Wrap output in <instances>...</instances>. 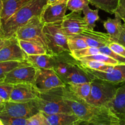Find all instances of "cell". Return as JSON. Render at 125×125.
<instances>
[{"label": "cell", "instance_id": "cell-1", "mask_svg": "<svg viewBox=\"0 0 125 125\" xmlns=\"http://www.w3.org/2000/svg\"><path fill=\"white\" fill-rule=\"evenodd\" d=\"M49 92L60 96L70 107L73 113L87 124L125 125V118L118 115L109 107L90 104L76 96L65 85L51 89Z\"/></svg>", "mask_w": 125, "mask_h": 125}, {"label": "cell", "instance_id": "cell-2", "mask_svg": "<svg viewBox=\"0 0 125 125\" xmlns=\"http://www.w3.org/2000/svg\"><path fill=\"white\" fill-rule=\"evenodd\" d=\"M47 0H30L1 24L0 37L9 39L15 37L18 29L34 16H40L43 9L47 4Z\"/></svg>", "mask_w": 125, "mask_h": 125}, {"label": "cell", "instance_id": "cell-3", "mask_svg": "<svg viewBox=\"0 0 125 125\" xmlns=\"http://www.w3.org/2000/svg\"><path fill=\"white\" fill-rule=\"evenodd\" d=\"M122 84H115L99 79H94L91 83V91L85 100L90 104L108 106L115 96Z\"/></svg>", "mask_w": 125, "mask_h": 125}, {"label": "cell", "instance_id": "cell-4", "mask_svg": "<svg viewBox=\"0 0 125 125\" xmlns=\"http://www.w3.org/2000/svg\"><path fill=\"white\" fill-rule=\"evenodd\" d=\"M61 22L45 24L43 33L46 40L48 54L56 55L65 51H69L68 37L63 33Z\"/></svg>", "mask_w": 125, "mask_h": 125}, {"label": "cell", "instance_id": "cell-5", "mask_svg": "<svg viewBox=\"0 0 125 125\" xmlns=\"http://www.w3.org/2000/svg\"><path fill=\"white\" fill-rule=\"evenodd\" d=\"M32 102L38 111L44 114L73 113L70 107L60 96L49 91L39 93Z\"/></svg>", "mask_w": 125, "mask_h": 125}, {"label": "cell", "instance_id": "cell-6", "mask_svg": "<svg viewBox=\"0 0 125 125\" xmlns=\"http://www.w3.org/2000/svg\"><path fill=\"white\" fill-rule=\"evenodd\" d=\"M44 24L40 20V16H34L24 25L18 29L15 37L18 40L33 41L39 43L47 50L43 33Z\"/></svg>", "mask_w": 125, "mask_h": 125}, {"label": "cell", "instance_id": "cell-7", "mask_svg": "<svg viewBox=\"0 0 125 125\" xmlns=\"http://www.w3.org/2000/svg\"><path fill=\"white\" fill-rule=\"evenodd\" d=\"M65 85L53 69L45 68L37 69L33 83L34 87L39 92H45Z\"/></svg>", "mask_w": 125, "mask_h": 125}, {"label": "cell", "instance_id": "cell-8", "mask_svg": "<svg viewBox=\"0 0 125 125\" xmlns=\"http://www.w3.org/2000/svg\"><path fill=\"white\" fill-rule=\"evenodd\" d=\"M39 112L32 101L26 103L7 101L0 111V115L29 119Z\"/></svg>", "mask_w": 125, "mask_h": 125}, {"label": "cell", "instance_id": "cell-9", "mask_svg": "<svg viewBox=\"0 0 125 125\" xmlns=\"http://www.w3.org/2000/svg\"><path fill=\"white\" fill-rule=\"evenodd\" d=\"M52 57L54 59L53 70L65 84L67 77L79 64V61L76 59L69 51L52 55Z\"/></svg>", "mask_w": 125, "mask_h": 125}, {"label": "cell", "instance_id": "cell-10", "mask_svg": "<svg viewBox=\"0 0 125 125\" xmlns=\"http://www.w3.org/2000/svg\"><path fill=\"white\" fill-rule=\"evenodd\" d=\"M37 69L29 62L21 65L9 72L2 81L15 85L18 84H33Z\"/></svg>", "mask_w": 125, "mask_h": 125}, {"label": "cell", "instance_id": "cell-11", "mask_svg": "<svg viewBox=\"0 0 125 125\" xmlns=\"http://www.w3.org/2000/svg\"><path fill=\"white\" fill-rule=\"evenodd\" d=\"M82 12H72L66 15L61 22L63 33L67 37L78 35L83 31L89 29L87 23L81 15Z\"/></svg>", "mask_w": 125, "mask_h": 125}, {"label": "cell", "instance_id": "cell-12", "mask_svg": "<svg viewBox=\"0 0 125 125\" xmlns=\"http://www.w3.org/2000/svg\"><path fill=\"white\" fill-rule=\"evenodd\" d=\"M28 55L20 46L16 37L7 39L6 45L0 50V62L26 61Z\"/></svg>", "mask_w": 125, "mask_h": 125}, {"label": "cell", "instance_id": "cell-13", "mask_svg": "<svg viewBox=\"0 0 125 125\" xmlns=\"http://www.w3.org/2000/svg\"><path fill=\"white\" fill-rule=\"evenodd\" d=\"M67 2H57L54 4H48L43 9L40 18L44 24L53 23L62 21L66 15Z\"/></svg>", "mask_w": 125, "mask_h": 125}, {"label": "cell", "instance_id": "cell-14", "mask_svg": "<svg viewBox=\"0 0 125 125\" xmlns=\"http://www.w3.org/2000/svg\"><path fill=\"white\" fill-rule=\"evenodd\" d=\"M83 67L89 76L93 79H102L115 84H123L125 83V64L115 65L113 69L109 73L99 72Z\"/></svg>", "mask_w": 125, "mask_h": 125}, {"label": "cell", "instance_id": "cell-15", "mask_svg": "<svg viewBox=\"0 0 125 125\" xmlns=\"http://www.w3.org/2000/svg\"><path fill=\"white\" fill-rule=\"evenodd\" d=\"M39 92L31 84H18L13 85L9 101L26 103L33 101L38 97Z\"/></svg>", "mask_w": 125, "mask_h": 125}, {"label": "cell", "instance_id": "cell-16", "mask_svg": "<svg viewBox=\"0 0 125 125\" xmlns=\"http://www.w3.org/2000/svg\"><path fill=\"white\" fill-rule=\"evenodd\" d=\"M74 36L83 39L87 43L89 47L98 48L108 46L109 44L112 42L107 33L97 32L90 29L83 31L79 34Z\"/></svg>", "mask_w": 125, "mask_h": 125}, {"label": "cell", "instance_id": "cell-17", "mask_svg": "<svg viewBox=\"0 0 125 125\" xmlns=\"http://www.w3.org/2000/svg\"><path fill=\"white\" fill-rule=\"evenodd\" d=\"M44 115L50 125H81L84 123V122L74 113Z\"/></svg>", "mask_w": 125, "mask_h": 125}, {"label": "cell", "instance_id": "cell-18", "mask_svg": "<svg viewBox=\"0 0 125 125\" xmlns=\"http://www.w3.org/2000/svg\"><path fill=\"white\" fill-rule=\"evenodd\" d=\"M108 107L118 115L125 118V83L118 87L114 98L109 104Z\"/></svg>", "mask_w": 125, "mask_h": 125}, {"label": "cell", "instance_id": "cell-19", "mask_svg": "<svg viewBox=\"0 0 125 125\" xmlns=\"http://www.w3.org/2000/svg\"><path fill=\"white\" fill-rule=\"evenodd\" d=\"M115 18H109L103 22V26L111 37L112 42H117L122 30V19L118 16L115 15Z\"/></svg>", "mask_w": 125, "mask_h": 125}, {"label": "cell", "instance_id": "cell-20", "mask_svg": "<svg viewBox=\"0 0 125 125\" xmlns=\"http://www.w3.org/2000/svg\"><path fill=\"white\" fill-rule=\"evenodd\" d=\"M29 1L30 0H2L3 9L0 15L2 23L7 21Z\"/></svg>", "mask_w": 125, "mask_h": 125}, {"label": "cell", "instance_id": "cell-21", "mask_svg": "<svg viewBox=\"0 0 125 125\" xmlns=\"http://www.w3.org/2000/svg\"><path fill=\"white\" fill-rule=\"evenodd\" d=\"M26 61L37 69H53V57L49 54L28 56Z\"/></svg>", "mask_w": 125, "mask_h": 125}, {"label": "cell", "instance_id": "cell-22", "mask_svg": "<svg viewBox=\"0 0 125 125\" xmlns=\"http://www.w3.org/2000/svg\"><path fill=\"white\" fill-rule=\"evenodd\" d=\"M93 79L85 72L83 67L79 64L74 68L72 73L67 77L66 80V84L68 83H74V84H81V83H90L92 81Z\"/></svg>", "mask_w": 125, "mask_h": 125}, {"label": "cell", "instance_id": "cell-23", "mask_svg": "<svg viewBox=\"0 0 125 125\" xmlns=\"http://www.w3.org/2000/svg\"><path fill=\"white\" fill-rule=\"evenodd\" d=\"M20 46L28 56L48 54L47 50L41 44L33 41L18 40Z\"/></svg>", "mask_w": 125, "mask_h": 125}, {"label": "cell", "instance_id": "cell-24", "mask_svg": "<svg viewBox=\"0 0 125 125\" xmlns=\"http://www.w3.org/2000/svg\"><path fill=\"white\" fill-rule=\"evenodd\" d=\"M91 83L92 82L81 83V84L68 83L65 84V86L70 91L72 92L76 96L83 100H85L90 94Z\"/></svg>", "mask_w": 125, "mask_h": 125}, {"label": "cell", "instance_id": "cell-25", "mask_svg": "<svg viewBox=\"0 0 125 125\" xmlns=\"http://www.w3.org/2000/svg\"><path fill=\"white\" fill-rule=\"evenodd\" d=\"M119 0H90V3L99 9L110 14H114L118 7Z\"/></svg>", "mask_w": 125, "mask_h": 125}, {"label": "cell", "instance_id": "cell-26", "mask_svg": "<svg viewBox=\"0 0 125 125\" xmlns=\"http://www.w3.org/2000/svg\"><path fill=\"white\" fill-rule=\"evenodd\" d=\"M81 65L85 68L94 70L99 71V72L109 73L114 68L115 65H109L103 62H98L96 61H90V60H84V61H79Z\"/></svg>", "mask_w": 125, "mask_h": 125}, {"label": "cell", "instance_id": "cell-27", "mask_svg": "<svg viewBox=\"0 0 125 125\" xmlns=\"http://www.w3.org/2000/svg\"><path fill=\"white\" fill-rule=\"evenodd\" d=\"M82 12L84 14V18L90 30H94L96 22L100 20L98 15V9L92 10L90 8L89 5L83 9Z\"/></svg>", "mask_w": 125, "mask_h": 125}, {"label": "cell", "instance_id": "cell-28", "mask_svg": "<svg viewBox=\"0 0 125 125\" xmlns=\"http://www.w3.org/2000/svg\"><path fill=\"white\" fill-rule=\"evenodd\" d=\"M26 62H28L26 61L0 62V81L3 80L7 73Z\"/></svg>", "mask_w": 125, "mask_h": 125}, {"label": "cell", "instance_id": "cell-29", "mask_svg": "<svg viewBox=\"0 0 125 125\" xmlns=\"http://www.w3.org/2000/svg\"><path fill=\"white\" fill-rule=\"evenodd\" d=\"M78 61H84V60H90V61H96L98 62H103V63H107L109 65H120L118 61L117 60L114 59L112 57L110 56H107V55L101 54H98L92 55V56H87V57H82V58L78 59Z\"/></svg>", "mask_w": 125, "mask_h": 125}, {"label": "cell", "instance_id": "cell-30", "mask_svg": "<svg viewBox=\"0 0 125 125\" xmlns=\"http://www.w3.org/2000/svg\"><path fill=\"white\" fill-rule=\"evenodd\" d=\"M68 45L70 51L82 50L89 47L87 43L83 39L76 37L75 36L68 37Z\"/></svg>", "mask_w": 125, "mask_h": 125}, {"label": "cell", "instance_id": "cell-31", "mask_svg": "<svg viewBox=\"0 0 125 125\" xmlns=\"http://www.w3.org/2000/svg\"><path fill=\"white\" fill-rule=\"evenodd\" d=\"M90 4V0H68L67 9L72 12H82Z\"/></svg>", "mask_w": 125, "mask_h": 125}, {"label": "cell", "instance_id": "cell-32", "mask_svg": "<svg viewBox=\"0 0 125 125\" xmlns=\"http://www.w3.org/2000/svg\"><path fill=\"white\" fill-rule=\"evenodd\" d=\"M13 87V85L12 84L0 81V97L4 102L9 101Z\"/></svg>", "mask_w": 125, "mask_h": 125}, {"label": "cell", "instance_id": "cell-33", "mask_svg": "<svg viewBox=\"0 0 125 125\" xmlns=\"http://www.w3.org/2000/svg\"><path fill=\"white\" fill-rule=\"evenodd\" d=\"M0 119L4 125H27L28 119L18 117L0 115Z\"/></svg>", "mask_w": 125, "mask_h": 125}, {"label": "cell", "instance_id": "cell-34", "mask_svg": "<svg viewBox=\"0 0 125 125\" xmlns=\"http://www.w3.org/2000/svg\"><path fill=\"white\" fill-rule=\"evenodd\" d=\"M27 125H50L45 115L39 112L28 119Z\"/></svg>", "mask_w": 125, "mask_h": 125}, {"label": "cell", "instance_id": "cell-35", "mask_svg": "<svg viewBox=\"0 0 125 125\" xmlns=\"http://www.w3.org/2000/svg\"><path fill=\"white\" fill-rule=\"evenodd\" d=\"M108 46L113 52L122 57H125V47L118 43L111 42Z\"/></svg>", "mask_w": 125, "mask_h": 125}, {"label": "cell", "instance_id": "cell-36", "mask_svg": "<svg viewBox=\"0 0 125 125\" xmlns=\"http://www.w3.org/2000/svg\"><path fill=\"white\" fill-rule=\"evenodd\" d=\"M114 15L118 16L125 23V0H119L118 7Z\"/></svg>", "mask_w": 125, "mask_h": 125}, {"label": "cell", "instance_id": "cell-37", "mask_svg": "<svg viewBox=\"0 0 125 125\" xmlns=\"http://www.w3.org/2000/svg\"><path fill=\"white\" fill-rule=\"evenodd\" d=\"M117 43L121 44V45H122L125 47V23H123V25H122V32H121V35Z\"/></svg>", "mask_w": 125, "mask_h": 125}, {"label": "cell", "instance_id": "cell-38", "mask_svg": "<svg viewBox=\"0 0 125 125\" xmlns=\"http://www.w3.org/2000/svg\"><path fill=\"white\" fill-rule=\"evenodd\" d=\"M7 40H6V39H4L0 37V50L6 45V43H7Z\"/></svg>", "mask_w": 125, "mask_h": 125}, {"label": "cell", "instance_id": "cell-39", "mask_svg": "<svg viewBox=\"0 0 125 125\" xmlns=\"http://www.w3.org/2000/svg\"><path fill=\"white\" fill-rule=\"evenodd\" d=\"M65 1H68V0H47L48 4H54L57 2H63Z\"/></svg>", "mask_w": 125, "mask_h": 125}, {"label": "cell", "instance_id": "cell-40", "mask_svg": "<svg viewBox=\"0 0 125 125\" xmlns=\"http://www.w3.org/2000/svg\"><path fill=\"white\" fill-rule=\"evenodd\" d=\"M2 9H3V2L2 0H0V15L2 13Z\"/></svg>", "mask_w": 125, "mask_h": 125}, {"label": "cell", "instance_id": "cell-41", "mask_svg": "<svg viewBox=\"0 0 125 125\" xmlns=\"http://www.w3.org/2000/svg\"><path fill=\"white\" fill-rule=\"evenodd\" d=\"M4 101H3V100L1 99V98L0 97V111L1 110V109L2 108V107H3L4 106Z\"/></svg>", "mask_w": 125, "mask_h": 125}, {"label": "cell", "instance_id": "cell-42", "mask_svg": "<svg viewBox=\"0 0 125 125\" xmlns=\"http://www.w3.org/2000/svg\"><path fill=\"white\" fill-rule=\"evenodd\" d=\"M1 24H2V21H1V18H0V27H1Z\"/></svg>", "mask_w": 125, "mask_h": 125}, {"label": "cell", "instance_id": "cell-43", "mask_svg": "<svg viewBox=\"0 0 125 125\" xmlns=\"http://www.w3.org/2000/svg\"><path fill=\"white\" fill-rule=\"evenodd\" d=\"M84 125H89V124H87V123H84Z\"/></svg>", "mask_w": 125, "mask_h": 125}, {"label": "cell", "instance_id": "cell-44", "mask_svg": "<svg viewBox=\"0 0 125 125\" xmlns=\"http://www.w3.org/2000/svg\"><path fill=\"white\" fill-rule=\"evenodd\" d=\"M1 123H2V121H1V120L0 119V124H1Z\"/></svg>", "mask_w": 125, "mask_h": 125}, {"label": "cell", "instance_id": "cell-45", "mask_svg": "<svg viewBox=\"0 0 125 125\" xmlns=\"http://www.w3.org/2000/svg\"><path fill=\"white\" fill-rule=\"evenodd\" d=\"M0 125H4L3 124V123H1V124H0Z\"/></svg>", "mask_w": 125, "mask_h": 125}, {"label": "cell", "instance_id": "cell-46", "mask_svg": "<svg viewBox=\"0 0 125 125\" xmlns=\"http://www.w3.org/2000/svg\"><path fill=\"white\" fill-rule=\"evenodd\" d=\"M84 125V123H82V124L81 125Z\"/></svg>", "mask_w": 125, "mask_h": 125}, {"label": "cell", "instance_id": "cell-47", "mask_svg": "<svg viewBox=\"0 0 125 125\" xmlns=\"http://www.w3.org/2000/svg\"></svg>", "mask_w": 125, "mask_h": 125}]
</instances>
